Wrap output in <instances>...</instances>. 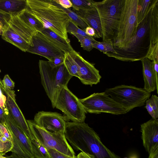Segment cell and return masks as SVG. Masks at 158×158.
I'll return each instance as SVG.
<instances>
[{
  "mask_svg": "<svg viewBox=\"0 0 158 158\" xmlns=\"http://www.w3.org/2000/svg\"><path fill=\"white\" fill-rule=\"evenodd\" d=\"M27 121L32 135V139L37 141L48 150L54 149L71 157L76 156L65 137L64 132H51L37 125L33 120Z\"/></svg>",
  "mask_w": 158,
  "mask_h": 158,
  "instance_id": "cell-8",
  "label": "cell"
},
{
  "mask_svg": "<svg viewBox=\"0 0 158 158\" xmlns=\"http://www.w3.org/2000/svg\"><path fill=\"white\" fill-rule=\"evenodd\" d=\"M151 29L153 46L158 43V0L152 8Z\"/></svg>",
  "mask_w": 158,
  "mask_h": 158,
  "instance_id": "cell-22",
  "label": "cell"
},
{
  "mask_svg": "<svg viewBox=\"0 0 158 158\" xmlns=\"http://www.w3.org/2000/svg\"><path fill=\"white\" fill-rule=\"evenodd\" d=\"M148 154V158H158V145L153 148Z\"/></svg>",
  "mask_w": 158,
  "mask_h": 158,
  "instance_id": "cell-40",
  "label": "cell"
},
{
  "mask_svg": "<svg viewBox=\"0 0 158 158\" xmlns=\"http://www.w3.org/2000/svg\"><path fill=\"white\" fill-rule=\"evenodd\" d=\"M85 31L87 35L91 37H94L95 35L94 29L93 28L89 26L85 28Z\"/></svg>",
  "mask_w": 158,
  "mask_h": 158,
  "instance_id": "cell-41",
  "label": "cell"
},
{
  "mask_svg": "<svg viewBox=\"0 0 158 158\" xmlns=\"http://www.w3.org/2000/svg\"><path fill=\"white\" fill-rule=\"evenodd\" d=\"M7 158H35L33 157H27L23 156H19L15 153L12 152V154L10 156H7L6 157Z\"/></svg>",
  "mask_w": 158,
  "mask_h": 158,
  "instance_id": "cell-44",
  "label": "cell"
},
{
  "mask_svg": "<svg viewBox=\"0 0 158 158\" xmlns=\"http://www.w3.org/2000/svg\"><path fill=\"white\" fill-rule=\"evenodd\" d=\"M39 31L44 35L53 44L64 52H71L74 50L69 40L64 39L48 28L44 27Z\"/></svg>",
  "mask_w": 158,
  "mask_h": 158,
  "instance_id": "cell-20",
  "label": "cell"
},
{
  "mask_svg": "<svg viewBox=\"0 0 158 158\" xmlns=\"http://www.w3.org/2000/svg\"><path fill=\"white\" fill-rule=\"evenodd\" d=\"M39 66L41 84L54 108L60 92L63 87L67 86L73 76L69 74L64 63L54 67L48 61L40 60Z\"/></svg>",
  "mask_w": 158,
  "mask_h": 158,
  "instance_id": "cell-3",
  "label": "cell"
},
{
  "mask_svg": "<svg viewBox=\"0 0 158 158\" xmlns=\"http://www.w3.org/2000/svg\"><path fill=\"white\" fill-rule=\"evenodd\" d=\"M48 158H77V156L72 157L52 149L48 150Z\"/></svg>",
  "mask_w": 158,
  "mask_h": 158,
  "instance_id": "cell-34",
  "label": "cell"
},
{
  "mask_svg": "<svg viewBox=\"0 0 158 158\" xmlns=\"http://www.w3.org/2000/svg\"><path fill=\"white\" fill-rule=\"evenodd\" d=\"M66 30L67 33H69L70 34H71L73 33H76L88 38L93 42L97 41L93 37L87 35L84 31L79 28L71 20L68 23L66 28Z\"/></svg>",
  "mask_w": 158,
  "mask_h": 158,
  "instance_id": "cell-30",
  "label": "cell"
},
{
  "mask_svg": "<svg viewBox=\"0 0 158 158\" xmlns=\"http://www.w3.org/2000/svg\"><path fill=\"white\" fill-rule=\"evenodd\" d=\"M64 64L69 74L79 77V67L71 52H65Z\"/></svg>",
  "mask_w": 158,
  "mask_h": 158,
  "instance_id": "cell-24",
  "label": "cell"
},
{
  "mask_svg": "<svg viewBox=\"0 0 158 158\" xmlns=\"http://www.w3.org/2000/svg\"><path fill=\"white\" fill-rule=\"evenodd\" d=\"M145 108L153 119L158 118V97L152 95L145 102Z\"/></svg>",
  "mask_w": 158,
  "mask_h": 158,
  "instance_id": "cell-25",
  "label": "cell"
},
{
  "mask_svg": "<svg viewBox=\"0 0 158 158\" xmlns=\"http://www.w3.org/2000/svg\"><path fill=\"white\" fill-rule=\"evenodd\" d=\"M32 46L27 52L43 56L50 61L54 58L64 56L65 52L51 42L43 34L37 31L32 39Z\"/></svg>",
  "mask_w": 158,
  "mask_h": 158,
  "instance_id": "cell-12",
  "label": "cell"
},
{
  "mask_svg": "<svg viewBox=\"0 0 158 158\" xmlns=\"http://www.w3.org/2000/svg\"><path fill=\"white\" fill-rule=\"evenodd\" d=\"M75 61L79 67V77L81 83L92 86L100 81L102 77L94 64L85 60L74 50L71 52Z\"/></svg>",
  "mask_w": 158,
  "mask_h": 158,
  "instance_id": "cell-14",
  "label": "cell"
},
{
  "mask_svg": "<svg viewBox=\"0 0 158 158\" xmlns=\"http://www.w3.org/2000/svg\"><path fill=\"white\" fill-rule=\"evenodd\" d=\"M3 26L0 24V35H1L2 34L3 31Z\"/></svg>",
  "mask_w": 158,
  "mask_h": 158,
  "instance_id": "cell-45",
  "label": "cell"
},
{
  "mask_svg": "<svg viewBox=\"0 0 158 158\" xmlns=\"http://www.w3.org/2000/svg\"><path fill=\"white\" fill-rule=\"evenodd\" d=\"M73 10H86L94 6V1L90 0H70Z\"/></svg>",
  "mask_w": 158,
  "mask_h": 158,
  "instance_id": "cell-31",
  "label": "cell"
},
{
  "mask_svg": "<svg viewBox=\"0 0 158 158\" xmlns=\"http://www.w3.org/2000/svg\"><path fill=\"white\" fill-rule=\"evenodd\" d=\"M104 92L128 112L135 107L143 106L151 93L143 88L122 85L107 88Z\"/></svg>",
  "mask_w": 158,
  "mask_h": 158,
  "instance_id": "cell-5",
  "label": "cell"
},
{
  "mask_svg": "<svg viewBox=\"0 0 158 158\" xmlns=\"http://www.w3.org/2000/svg\"><path fill=\"white\" fill-rule=\"evenodd\" d=\"M143 144L149 153L151 149L158 145V119L152 118L140 125Z\"/></svg>",
  "mask_w": 158,
  "mask_h": 158,
  "instance_id": "cell-16",
  "label": "cell"
},
{
  "mask_svg": "<svg viewBox=\"0 0 158 158\" xmlns=\"http://www.w3.org/2000/svg\"><path fill=\"white\" fill-rule=\"evenodd\" d=\"M5 113V125L13 139V147L11 151L21 156L33 157L31 140L16 123L7 110Z\"/></svg>",
  "mask_w": 158,
  "mask_h": 158,
  "instance_id": "cell-11",
  "label": "cell"
},
{
  "mask_svg": "<svg viewBox=\"0 0 158 158\" xmlns=\"http://www.w3.org/2000/svg\"><path fill=\"white\" fill-rule=\"evenodd\" d=\"M141 61L142 64L144 81L143 88L150 93L156 90L158 94V82L157 81L156 78L152 61L147 57Z\"/></svg>",
  "mask_w": 158,
  "mask_h": 158,
  "instance_id": "cell-18",
  "label": "cell"
},
{
  "mask_svg": "<svg viewBox=\"0 0 158 158\" xmlns=\"http://www.w3.org/2000/svg\"><path fill=\"white\" fill-rule=\"evenodd\" d=\"M53 1L65 9H69L72 6L70 0H53Z\"/></svg>",
  "mask_w": 158,
  "mask_h": 158,
  "instance_id": "cell-38",
  "label": "cell"
},
{
  "mask_svg": "<svg viewBox=\"0 0 158 158\" xmlns=\"http://www.w3.org/2000/svg\"><path fill=\"white\" fill-rule=\"evenodd\" d=\"M13 147V142L5 137L0 130V155L3 156L7 152L11 151Z\"/></svg>",
  "mask_w": 158,
  "mask_h": 158,
  "instance_id": "cell-29",
  "label": "cell"
},
{
  "mask_svg": "<svg viewBox=\"0 0 158 158\" xmlns=\"http://www.w3.org/2000/svg\"><path fill=\"white\" fill-rule=\"evenodd\" d=\"M76 13L88 25L94 30L95 38H102L101 24L98 11L94 5L86 10H72Z\"/></svg>",
  "mask_w": 158,
  "mask_h": 158,
  "instance_id": "cell-17",
  "label": "cell"
},
{
  "mask_svg": "<svg viewBox=\"0 0 158 158\" xmlns=\"http://www.w3.org/2000/svg\"><path fill=\"white\" fill-rule=\"evenodd\" d=\"M158 43L152 47L147 58L152 61L158 62Z\"/></svg>",
  "mask_w": 158,
  "mask_h": 158,
  "instance_id": "cell-35",
  "label": "cell"
},
{
  "mask_svg": "<svg viewBox=\"0 0 158 158\" xmlns=\"http://www.w3.org/2000/svg\"><path fill=\"white\" fill-rule=\"evenodd\" d=\"M27 7V0H0V10L11 16H18Z\"/></svg>",
  "mask_w": 158,
  "mask_h": 158,
  "instance_id": "cell-19",
  "label": "cell"
},
{
  "mask_svg": "<svg viewBox=\"0 0 158 158\" xmlns=\"http://www.w3.org/2000/svg\"><path fill=\"white\" fill-rule=\"evenodd\" d=\"M29 26L37 31H39L44 28L42 24L26 9L18 16Z\"/></svg>",
  "mask_w": 158,
  "mask_h": 158,
  "instance_id": "cell-21",
  "label": "cell"
},
{
  "mask_svg": "<svg viewBox=\"0 0 158 158\" xmlns=\"http://www.w3.org/2000/svg\"><path fill=\"white\" fill-rule=\"evenodd\" d=\"M55 108L61 111L67 120L76 122H84L86 112L79 99L68 88L63 87L57 98Z\"/></svg>",
  "mask_w": 158,
  "mask_h": 158,
  "instance_id": "cell-10",
  "label": "cell"
},
{
  "mask_svg": "<svg viewBox=\"0 0 158 158\" xmlns=\"http://www.w3.org/2000/svg\"><path fill=\"white\" fill-rule=\"evenodd\" d=\"M31 142L34 157L35 158H48V150L37 141L32 139Z\"/></svg>",
  "mask_w": 158,
  "mask_h": 158,
  "instance_id": "cell-26",
  "label": "cell"
},
{
  "mask_svg": "<svg viewBox=\"0 0 158 158\" xmlns=\"http://www.w3.org/2000/svg\"><path fill=\"white\" fill-rule=\"evenodd\" d=\"M138 0H123L119 23L112 40L114 49H123L135 35Z\"/></svg>",
  "mask_w": 158,
  "mask_h": 158,
  "instance_id": "cell-4",
  "label": "cell"
},
{
  "mask_svg": "<svg viewBox=\"0 0 158 158\" xmlns=\"http://www.w3.org/2000/svg\"><path fill=\"white\" fill-rule=\"evenodd\" d=\"M39 127L51 132H64L65 117L56 112L40 111L35 114L33 120Z\"/></svg>",
  "mask_w": 158,
  "mask_h": 158,
  "instance_id": "cell-13",
  "label": "cell"
},
{
  "mask_svg": "<svg viewBox=\"0 0 158 158\" xmlns=\"http://www.w3.org/2000/svg\"><path fill=\"white\" fill-rule=\"evenodd\" d=\"M79 99L86 113L97 114L105 113L117 115L127 113L124 109L104 92L94 93Z\"/></svg>",
  "mask_w": 158,
  "mask_h": 158,
  "instance_id": "cell-9",
  "label": "cell"
},
{
  "mask_svg": "<svg viewBox=\"0 0 158 158\" xmlns=\"http://www.w3.org/2000/svg\"><path fill=\"white\" fill-rule=\"evenodd\" d=\"M37 32L18 16H11L3 28L2 38L22 51L27 52L30 46H32V38Z\"/></svg>",
  "mask_w": 158,
  "mask_h": 158,
  "instance_id": "cell-7",
  "label": "cell"
},
{
  "mask_svg": "<svg viewBox=\"0 0 158 158\" xmlns=\"http://www.w3.org/2000/svg\"><path fill=\"white\" fill-rule=\"evenodd\" d=\"M59 5L68 15L72 22L83 30L85 31V28L88 26L76 13L70 8L65 9L62 7L60 5Z\"/></svg>",
  "mask_w": 158,
  "mask_h": 158,
  "instance_id": "cell-28",
  "label": "cell"
},
{
  "mask_svg": "<svg viewBox=\"0 0 158 158\" xmlns=\"http://www.w3.org/2000/svg\"><path fill=\"white\" fill-rule=\"evenodd\" d=\"M64 56H60L53 58L51 61H48L52 66L56 67L64 63Z\"/></svg>",
  "mask_w": 158,
  "mask_h": 158,
  "instance_id": "cell-37",
  "label": "cell"
},
{
  "mask_svg": "<svg viewBox=\"0 0 158 158\" xmlns=\"http://www.w3.org/2000/svg\"><path fill=\"white\" fill-rule=\"evenodd\" d=\"M152 8L138 24L135 35L123 49H114L116 54H105L124 61L141 60L147 57L152 47L151 29Z\"/></svg>",
  "mask_w": 158,
  "mask_h": 158,
  "instance_id": "cell-2",
  "label": "cell"
},
{
  "mask_svg": "<svg viewBox=\"0 0 158 158\" xmlns=\"http://www.w3.org/2000/svg\"><path fill=\"white\" fill-rule=\"evenodd\" d=\"M11 16L0 10V24L5 27L9 23Z\"/></svg>",
  "mask_w": 158,
  "mask_h": 158,
  "instance_id": "cell-36",
  "label": "cell"
},
{
  "mask_svg": "<svg viewBox=\"0 0 158 158\" xmlns=\"http://www.w3.org/2000/svg\"><path fill=\"white\" fill-rule=\"evenodd\" d=\"M123 2V0L94 1L100 19L103 41L112 40L119 23Z\"/></svg>",
  "mask_w": 158,
  "mask_h": 158,
  "instance_id": "cell-6",
  "label": "cell"
},
{
  "mask_svg": "<svg viewBox=\"0 0 158 158\" xmlns=\"http://www.w3.org/2000/svg\"><path fill=\"white\" fill-rule=\"evenodd\" d=\"M93 47V48L99 50L105 54L107 53H116L113 47V42L111 40H107L101 42L97 41L94 42Z\"/></svg>",
  "mask_w": 158,
  "mask_h": 158,
  "instance_id": "cell-27",
  "label": "cell"
},
{
  "mask_svg": "<svg viewBox=\"0 0 158 158\" xmlns=\"http://www.w3.org/2000/svg\"><path fill=\"white\" fill-rule=\"evenodd\" d=\"M0 87L6 95L5 106L10 115L17 125L31 140L32 135L27 120L16 102L15 91L6 90L3 86Z\"/></svg>",
  "mask_w": 158,
  "mask_h": 158,
  "instance_id": "cell-15",
  "label": "cell"
},
{
  "mask_svg": "<svg viewBox=\"0 0 158 158\" xmlns=\"http://www.w3.org/2000/svg\"><path fill=\"white\" fill-rule=\"evenodd\" d=\"M77 157V158H95L93 155L82 152H80Z\"/></svg>",
  "mask_w": 158,
  "mask_h": 158,
  "instance_id": "cell-42",
  "label": "cell"
},
{
  "mask_svg": "<svg viewBox=\"0 0 158 158\" xmlns=\"http://www.w3.org/2000/svg\"><path fill=\"white\" fill-rule=\"evenodd\" d=\"M75 36L80 43L81 47L84 50L89 52L93 48V42L88 38L81 35L73 33L71 34Z\"/></svg>",
  "mask_w": 158,
  "mask_h": 158,
  "instance_id": "cell-32",
  "label": "cell"
},
{
  "mask_svg": "<svg viewBox=\"0 0 158 158\" xmlns=\"http://www.w3.org/2000/svg\"><path fill=\"white\" fill-rule=\"evenodd\" d=\"M130 158H137V156L136 155H133L131 156Z\"/></svg>",
  "mask_w": 158,
  "mask_h": 158,
  "instance_id": "cell-46",
  "label": "cell"
},
{
  "mask_svg": "<svg viewBox=\"0 0 158 158\" xmlns=\"http://www.w3.org/2000/svg\"><path fill=\"white\" fill-rule=\"evenodd\" d=\"M28 11L48 28L68 40L66 28L70 19L53 0H27Z\"/></svg>",
  "mask_w": 158,
  "mask_h": 158,
  "instance_id": "cell-1",
  "label": "cell"
},
{
  "mask_svg": "<svg viewBox=\"0 0 158 158\" xmlns=\"http://www.w3.org/2000/svg\"><path fill=\"white\" fill-rule=\"evenodd\" d=\"M6 99V96L3 94L0 86V106L4 111L7 110L5 106Z\"/></svg>",
  "mask_w": 158,
  "mask_h": 158,
  "instance_id": "cell-39",
  "label": "cell"
},
{
  "mask_svg": "<svg viewBox=\"0 0 158 158\" xmlns=\"http://www.w3.org/2000/svg\"><path fill=\"white\" fill-rule=\"evenodd\" d=\"M0 158H7L6 157H5L3 156L2 155L0 154Z\"/></svg>",
  "mask_w": 158,
  "mask_h": 158,
  "instance_id": "cell-47",
  "label": "cell"
},
{
  "mask_svg": "<svg viewBox=\"0 0 158 158\" xmlns=\"http://www.w3.org/2000/svg\"><path fill=\"white\" fill-rule=\"evenodd\" d=\"M5 111L0 106V123L4 124L5 123Z\"/></svg>",
  "mask_w": 158,
  "mask_h": 158,
  "instance_id": "cell-43",
  "label": "cell"
},
{
  "mask_svg": "<svg viewBox=\"0 0 158 158\" xmlns=\"http://www.w3.org/2000/svg\"><path fill=\"white\" fill-rule=\"evenodd\" d=\"M158 0H138L137 19L138 24L144 18L149 10Z\"/></svg>",
  "mask_w": 158,
  "mask_h": 158,
  "instance_id": "cell-23",
  "label": "cell"
},
{
  "mask_svg": "<svg viewBox=\"0 0 158 158\" xmlns=\"http://www.w3.org/2000/svg\"><path fill=\"white\" fill-rule=\"evenodd\" d=\"M127 158V157H125V158Z\"/></svg>",
  "mask_w": 158,
  "mask_h": 158,
  "instance_id": "cell-48",
  "label": "cell"
},
{
  "mask_svg": "<svg viewBox=\"0 0 158 158\" xmlns=\"http://www.w3.org/2000/svg\"><path fill=\"white\" fill-rule=\"evenodd\" d=\"M2 82L3 88L6 90H12L15 87V82L8 74L5 75Z\"/></svg>",
  "mask_w": 158,
  "mask_h": 158,
  "instance_id": "cell-33",
  "label": "cell"
}]
</instances>
